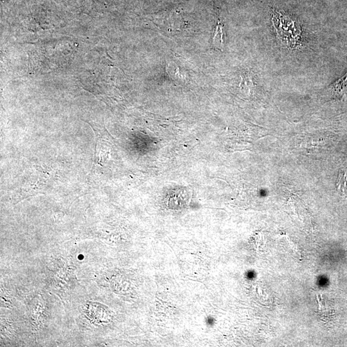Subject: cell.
<instances>
[{"instance_id": "obj_3", "label": "cell", "mask_w": 347, "mask_h": 347, "mask_svg": "<svg viewBox=\"0 0 347 347\" xmlns=\"http://www.w3.org/2000/svg\"><path fill=\"white\" fill-rule=\"evenodd\" d=\"M240 90H241L243 94L248 97H250L254 93L255 86L253 83L252 78L247 73H245L242 75Z\"/></svg>"}, {"instance_id": "obj_1", "label": "cell", "mask_w": 347, "mask_h": 347, "mask_svg": "<svg viewBox=\"0 0 347 347\" xmlns=\"http://www.w3.org/2000/svg\"><path fill=\"white\" fill-rule=\"evenodd\" d=\"M273 27L277 37L283 47L295 48L301 39V30L297 23L279 12L273 13Z\"/></svg>"}, {"instance_id": "obj_2", "label": "cell", "mask_w": 347, "mask_h": 347, "mask_svg": "<svg viewBox=\"0 0 347 347\" xmlns=\"http://www.w3.org/2000/svg\"><path fill=\"white\" fill-rule=\"evenodd\" d=\"M330 90L333 96H338L343 100L347 99V72L331 85Z\"/></svg>"}, {"instance_id": "obj_4", "label": "cell", "mask_w": 347, "mask_h": 347, "mask_svg": "<svg viewBox=\"0 0 347 347\" xmlns=\"http://www.w3.org/2000/svg\"><path fill=\"white\" fill-rule=\"evenodd\" d=\"M213 36L212 44L216 49L222 50L223 47V31H222V25L219 21L218 25L215 30Z\"/></svg>"}, {"instance_id": "obj_5", "label": "cell", "mask_w": 347, "mask_h": 347, "mask_svg": "<svg viewBox=\"0 0 347 347\" xmlns=\"http://www.w3.org/2000/svg\"><path fill=\"white\" fill-rule=\"evenodd\" d=\"M337 189L341 194L347 196V167L339 172Z\"/></svg>"}]
</instances>
